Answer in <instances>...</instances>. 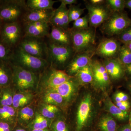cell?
<instances>
[{
    "label": "cell",
    "instance_id": "35",
    "mask_svg": "<svg viewBox=\"0 0 131 131\" xmlns=\"http://www.w3.org/2000/svg\"><path fill=\"white\" fill-rule=\"evenodd\" d=\"M58 108L56 106L47 104L42 109V115L46 118H53L55 117L58 111Z\"/></svg>",
    "mask_w": 131,
    "mask_h": 131
},
{
    "label": "cell",
    "instance_id": "11",
    "mask_svg": "<svg viewBox=\"0 0 131 131\" xmlns=\"http://www.w3.org/2000/svg\"><path fill=\"white\" fill-rule=\"evenodd\" d=\"M121 46L119 42L115 39H104L95 49V54L105 59L117 58Z\"/></svg>",
    "mask_w": 131,
    "mask_h": 131
},
{
    "label": "cell",
    "instance_id": "39",
    "mask_svg": "<svg viewBox=\"0 0 131 131\" xmlns=\"http://www.w3.org/2000/svg\"><path fill=\"white\" fill-rule=\"evenodd\" d=\"M52 128L54 131H68L65 122L61 120H58L54 122Z\"/></svg>",
    "mask_w": 131,
    "mask_h": 131
},
{
    "label": "cell",
    "instance_id": "19",
    "mask_svg": "<svg viewBox=\"0 0 131 131\" xmlns=\"http://www.w3.org/2000/svg\"><path fill=\"white\" fill-rule=\"evenodd\" d=\"M13 77L10 62H0V87L8 86L13 81Z\"/></svg>",
    "mask_w": 131,
    "mask_h": 131
},
{
    "label": "cell",
    "instance_id": "8",
    "mask_svg": "<svg viewBox=\"0 0 131 131\" xmlns=\"http://www.w3.org/2000/svg\"><path fill=\"white\" fill-rule=\"evenodd\" d=\"M10 63L13 71L12 82L20 89H28L34 87L38 80L36 73Z\"/></svg>",
    "mask_w": 131,
    "mask_h": 131
},
{
    "label": "cell",
    "instance_id": "41",
    "mask_svg": "<svg viewBox=\"0 0 131 131\" xmlns=\"http://www.w3.org/2000/svg\"><path fill=\"white\" fill-rule=\"evenodd\" d=\"M12 124L8 122L0 121V131H12Z\"/></svg>",
    "mask_w": 131,
    "mask_h": 131
},
{
    "label": "cell",
    "instance_id": "16",
    "mask_svg": "<svg viewBox=\"0 0 131 131\" xmlns=\"http://www.w3.org/2000/svg\"><path fill=\"white\" fill-rule=\"evenodd\" d=\"M44 77V82L49 89L55 88L69 81L73 77L68 75L65 71L51 68Z\"/></svg>",
    "mask_w": 131,
    "mask_h": 131
},
{
    "label": "cell",
    "instance_id": "56",
    "mask_svg": "<svg viewBox=\"0 0 131 131\" xmlns=\"http://www.w3.org/2000/svg\"><path fill=\"white\" fill-rule=\"evenodd\" d=\"M2 88L0 87V95H1V91Z\"/></svg>",
    "mask_w": 131,
    "mask_h": 131
},
{
    "label": "cell",
    "instance_id": "37",
    "mask_svg": "<svg viewBox=\"0 0 131 131\" xmlns=\"http://www.w3.org/2000/svg\"><path fill=\"white\" fill-rule=\"evenodd\" d=\"M34 115V112L31 108L25 107L23 108L20 112V119L25 122L30 120Z\"/></svg>",
    "mask_w": 131,
    "mask_h": 131
},
{
    "label": "cell",
    "instance_id": "53",
    "mask_svg": "<svg viewBox=\"0 0 131 131\" xmlns=\"http://www.w3.org/2000/svg\"><path fill=\"white\" fill-rule=\"evenodd\" d=\"M14 131H26L25 129H16Z\"/></svg>",
    "mask_w": 131,
    "mask_h": 131
},
{
    "label": "cell",
    "instance_id": "3",
    "mask_svg": "<svg viewBox=\"0 0 131 131\" xmlns=\"http://www.w3.org/2000/svg\"><path fill=\"white\" fill-rule=\"evenodd\" d=\"M48 56L47 61L49 65L66 68L76 54L71 46H63L50 42L47 37Z\"/></svg>",
    "mask_w": 131,
    "mask_h": 131
},
{
    "label": "cell",
    "instance_id": "43",
    "mask_svg": "<svg viewBox=\"0 0 131 131\" xmlns=\"http://www.w3.org/2000/svg\"><path fill=\"white\" fill-rule=\"evenodd\" d=\"M119 95L122 101H127L129 100V96L126 94L122 92H119Z\"/></svg>",
    "mask_w": 131,
    "mask_h": 131
},
{
    "label": "cell",
    "instance_id": "44",
    "mask_svg": "<svg viewBox=\"0 0 131 131\" xmlns=\"http://www.w3.org/2000/svg\"><path fill=\"white\" fill-rule=\"evenodd\" d=\"M106 1L104 0H90L89 1L90 4L94 5H98L104 4Z\"/></svg>",
    "mask_w": 131,
    "mask_h": 131
},
{
    "label": "cell",
    "instance_id": "34",
    "mask_svg": "<svg viewBox=\"0 0 131 131\" xmlns=\"http://www.w3.org/2000/svg\"><path fill=\"white\" fill-rule=\"evenodd\" d=\"M126 1L124 0H107L106 5L112 12H121L125 8Z\"/></svg>",
    "mask_w": 131,
    "mask_h": 131
},
{
    "label": "cell",
    "instance_id": "54",
    "mask_svg": "<svg viewBox=\"0 0 131 131\" xmlns=\"http://www.w3.org/2000/svg\"><path fill=\"white\" fill-rule=\"evenodd\" d=\"M3 24V23H2L1 20H0V31H1V28Z\"/></svg>",
    "mask_w": 131,
    "mask_h": 131
},
{
    "label": "cell",
    "instance_id": "4",
    "mask_svg": "<svg viewBox=\"0 0 131 131\" xmlns=\"http://www.w3.org/2000/svg\"><path fill=\"white\" fill-rule=\"evenodd\" d=\"M131 26V19L123 12H113L110 17L101 27L105 35L112 36L119 35L126 28Z\"/></svg>",
    "mask_w": 131,
    "mask_h": 131
},
{
    "label": "cell",
    "instance_id": "40",
    "mask_svg": "<svg viewBox=\"0 0 131 131\" xmlns=\"http://www.w3.org/2000/svg\"><path fill=\"white\" fill-rule=\"evenodd\" d=\"M61 4L62 5V15L64 27L66 30H68L69 28V25L70 24L68 16V8L67 6L63 3H61Z\"/></svg>",
    "mask_w": 131,
    "mask_h": 131
},
{
    "label": "cell",
    "instance_id": "52",
    "mask_svg": "<svg viewBox=\"0 0 131 131\" xmlns=\"http://www.w3.org/2000/svg\"><path fill=\"white\" fill-rule=\"evenodd\" d=\"M129 125L130 126V127L131 128V112L130 113L129 115Z\"/></svg>",
    "mask_w": 131,
    "mask_h": 131
},
{
    "label": "cell",
    "instance_id": "50",
    "mask_svg": "<svg viewBox=\"0 0 131 131\" xmlns=\"http://www.w3.org/2000/svg\"><path fill=\"white\" fill-rule=\"evenodd\" d=\"M124 44L131 51V42H127V43H126Z\"/></svg>",
    "mask_w": 131,
    "mask_h": 131
},
{
    "label": "cell",
    "instance_id": "28",
    "mask_svg": "<svg viewBox=\"0 0 131 131\" xmlns=\"http://www.w3.org/2000/svg\"><path fill=\"white\" fill-rule=\"evenodd\" d=\"M8 86L2 88L0 95V106H12L14 95Z\"/></svg>",
    "mask_w": 131,
    "mask_h": 131
},
{
    "label": "cell",
    "instance_id": "21",
    "mask_svg": "<svg viewBox=\"0 0 131 131\" xmlns=\"http://www.w3.org/2000/svg\"><path fill=\"white\" fill-rule=\"evenodd\" d=\"M75 76L81 84H88L93 82V73L91 62L89 64L78 71Z\"/></svg>",
    "mask_w": 131,
    "mask_h": 131
},
{
    "label": "cell",
    "instance_id": "36",
    "mask_svg": "<svg viewBox=\"0 0 131 131\" xmlns=\"http://www.w3.org/2000/svg\"><path fill=\"white\" fill-rule=\"evenodd\" d=\"M89 20L88 15L80 17L73 22L72 29L75 30H83L89 28Z\"/></svg>",
    "mask_w": 131,
    "mask_h": 131
},
{
    "label": "cell",
    "instance_id": "9",
    "mask_svg": "<svg viewBox=\"0 0 131 131\" xmlns=\"http://www.w3.org/2000/svg\"><path fill=\"white\" fill-rule=\"evenodd\" d=\"M86 7L88 11L90 25L95 28L106 21L113 13L104 3L98 5L87 3Z\"/></svg>",
    "mask_w": 131,
    "mask_h": 131
},
{
    "label": "cell",
    "instance_id": "31",
    "mask_svg": "<svg viewBox=\"0 0 131 131\" xmlns=\"http://www.w3.org/2000/svg\"><path fill=\"white\" fill-rule=\"evenodd\" d=\"M63 98L57 92L50 91L46 94L45 102L47 104L56 106L60 105L63 102Z\"/></svg>",
    "mask_w": 131,
    "mask_h": 131
},
{
    "label": "cell",
    "instance_id": "25",
    "mask_svg": "<svg viewBox=\"0 0 131 131\" xmlns=\"http://www.w3.org/2000/svg\"><path fill=\"white\" fill-rule=\"evenodd\" d=\"M102 131H117V124L112 117L109 115L103 116L98 124Z\"/></svg>",
    "mask_w": 131,
    "mask_h": 131
},
{
    "label": "cell",
    "instance_id": "13",
    "mask_svg": "<svg viewBox=\"0 0 131 131\" xmlns=\"http://www.w3.org/2000/svg\"><path fill=\"white\" fill-rule=\"evenodd\" d=\"M92 100L88 94L84 96L78 108L77 116V131H81L86 125L91 112Z\"/></svg>",
    "mask_w": 131,
    "mask_h": 131
},
{
    "label": "cell",
    "instance_id": "51",
    "mask_svg": "<svg viewBox=\"0 0 131 131\" xmlns=\"http://www.w3.org/2000/svg\"><path fill=\"white\" fill-rule=\"evenodd\" d=\"M32 131H49L47 129H33Z\"/></svg>",
    "mask_w": 131,
    "mask_h": 131
},
{
    "label": "cell",
    "instance_id": "32",
    "mask_svg": "<svg viewBox=\"0 0 131 131\" xmlns=\"http://www.w3.org/2000/svg\"><path fill=\"white\" fill-rule=\"evenodd\" d=\"M85 8H82L78 6L70 5L68 8L69 22L75 21L80 18L84 13Z\"/></svg>",
    "mask_w": 131,
    "mask_h": 131
},
{
    "label": "cell",
    "instance_id": "2",
    "mask_svg": "<svg viewBox=\"0 0 131 131\" xmlns=\"http://www.w3.org/2000/svg\"><path fill=\"white\" fill-rule=\"evenodd\" d=\"M28 9L25 0L0 1V20L3 23L21 22Z\"/></svg>",
    "mask_w": 131,
    "mask_h": 131
},
{
    "label": "cell",
    "instance_id": "20",
    "mask_svg": "<svg viewBox=\"0 0 131 131\" xmlns=\"http://www.w3.org/2000/svg\"><path fill=\"white\" fill-rule=\"evenodd\" d=\"M73 78L55 88H50V91H54L60 94L63 99L69 100L73 95L75 89V83Z\"/></svg>",
    "mask_w": 131,
    "mask_h": 131
},
{
    "label": "cell",
    "instance_id": "38",
    "mask_svg": "<svg viewBox=\"0 0 131 131\" xmlns=\"http://www.w3.org/2000/svg\"><path fill=\"white\" fill-rule=\"evenodd\" d=\"M118 39L124 44L131 41V26L124 30L118 35Z\"/></svg>",
    "mask_w": 131,
    "mask_h": 131
},
{
    "label": "cell",
    "instance_id": "48",
    "mask_svg": "<svg viewBox=\"0 0 131 131\" xmlns=\"http://www.w3.org/2000/svg\"><path fill=\"white\" fill-rule=\"evenodd\" d=\"M129 102L128 101H121L119 102H116V105L118 107L124 105H127L129 104Z\"/></svg>",
    "mask_w": 131,
    "mask_h": 131
},
{
    "label": "cell",
    "instance_id": "26",
    "mask_svg": "<svg viewBox=\"0 0 131 131\" xmlns=\"http://www.w3.org/2000/svg\"><path fill=\"white\" fill-rule=\"evenodd\" d=\"M31 98V96L29 94H15L13 96L12 106L15 108L25 105L30 101Z\"/></svg>",
    "mask_w": 131,
    "mask_h": 131
},
{
    "label": "cell",
    "instance_id": "42",
    "mask_svg": "<svg viewBox=\"0 0 131 131\" xmlns=\"http://www.w3.org/2000/svg\"><path fill=\"white\" fill-rule=\"evenodd\" d=\"M57 1L60 2L61 3H63L66 6L73 5V4H76L78 2L77 0H59Z\"/></svg>",
    "mask_w": 131,
    "mask_h": 131
},
{
    "label": "cell",
    "instance_id": "6",
    "mask_svg": "<svg viewBox=\"0 0 131 131\" xmlns=\"http://www.w3.org/2000/svg\"><path fill=\"white\" fill-rule=\"evenodd\" d=\"M24 36V28L21 21L3 24L0 31V38L13 50L18 46Z\"/></svg>",
    "mask_w": 131,
    "mask_h": 131
},
{
    "label": "cell",
    "instance_id": "45",
    "mask_svg": "<svg viewBox=\"0 0 131 131\" xmlns=\"http://www.w3.org/2000/svg\"><path fill=\"white\" fill-rule=\"evenodd\" d=\"M124 68L125 73H126L127 74L131 75V63L124 66Z\"/></svg>",
    "mask_w": 131,
    "mask_h": 131
},
{
    "label": "cell",
    "instance_id": "47",
    "mask_svg": "<svg viewBox=\"0 0 131 131\" xmlns=\"http://www.w3.org/2000/svg\"><path fill=\"white\" fill-rule=\"evenodd\" d=\"M130 103L127 104V105H124L118 107L122 111H125V112H127V110L129 109L130 107Z\"/></svg>",
    "mask_w": 131,
    "mask_h": 131
},
{
    "label": "cell",
    "instance_id": "12",
    "mask_svg": "<svg viewBox=\"0 0 131 131\" xmlns=\"http://www.w3.org/2000/svg\"><path fill=\"white\" fill-rule=\"evenodd\" d=\"M22 24L24 36L46 38L49 36L50 31V25L47 22L37 21L22 23Z\"/></svg>",
    "mask_w": 131,
    "mask_h": 131
},
{
    "label": "cell",
    "instance_id": "22",
    "mask_svg": "<svg viewBox=\"0 0 131 131\" xmlns=\"http://www.w3.org/2000/svg\"><path fill=\"white\" fill-rule=\"evenodd\" d=\"M56 2L52 0H27L26 3L30 9H53V5Z\"/></svg>",
    "mask_w": 131,
    "mask_h": 131
},
{
    "label": "cell",
    "instance_id": "23",
    "mask_svg": "<svg viewBox=\"0 0 131 131\" xmlns=\"http://www.w3.org/2000/svg\"><path fill=\"white\" fill-rule=\"evenodd\" d=\"M106 106L109 112L114 117L119 120H124L129 117L127 112L122 111L113 103L109 97H107L105 100Z\"/></svg>",
    "mask_w": 131,
    "mask_h": 131
},
{
    "label": "cell",
    "instance_id": "46",
    "mask_svg": "<svg viewBox=\"0 0 131 131\" xmlns=\"http://www.w3.org/2000/svg\"><path fill=\"white\" fill-rule=\"evenodd\" d=\"M117 131H131V128L128 124L121 127Z\"/></svg>",
    "mask_w": 131,
    "mask_h": 131
},
{
    "label": "cell",
    "instance_id": "29",
    "mask_svg": "<svg viewBox=\"0 0 131 131\" xmlns=\"http://www.w3.org/2000/svg\"><path fill=\"white\" fill-rule=\"evenodd\" d=\"M117 58L124 66L131 63V51L125 44L121 46Z\"/></svg>",
    "mask_w": 131,
    "mask_h": 131
},
{
    "label": "cell",
    "instance_id": "1",
    "mask_svg": "<svg viewBox=\"0 0 131 131\" xmlns=\"http://www.w3.org/2000/svg\"><path fill=\"white\" fill-rule=\"evenodd\" d=\"M9 62L35 73L44 69L49 66L46 60L28 54L18 46L13 49Z\"/></svg>",
    "mask_w": 131,
    "mask_h": 131
},
{
    "label": "cell",
    "instance_id": "55",
    "mask_svg": "<svg viewBox=\"0 0 131 131\" xmlns=\"http://www.w3.org/2000/svg\"><path fill=\"white\" fill-rule=\"evenodd\" d=\"M128 86H129V89H130V91H131V82L129 83Z\"/></svg>",
    "mask_w": 131,
    "mask_h": 131
},
{
    "label": "cell",
    "instance_id": "17",
    "mask_svg": "<svg viewBox=\"0 0 131 131\" xmlns=\"http://www.w3.org/2000/svg\"><path fill=\"white\" fill-rule=\"evenodd\" d=\"M54 9H32L28 8L22 18L21 22L24 23L41 21L50 24Z\"/></svg>",
    "mask_w": 131,
    "mask_h": 131
},
{
    "label": "cell",
    "instance_id": "18",
    "mask_svg": "<svg viewBox=\"0 0 131 131\" xmlns=\"http://www.w3.org/2000/svg\"><path fill=\"white\" fill-rule=\"evenodd\" d=\"M103 64L110 79L119 80L124 75L125 73L124 66L118 58L105 59Z\"/></svg>",
    "mask_w": 131,
    "mask_h": 131
},
{
    "label": "cell",
    "instance_id": "30",
    "mask_svg": "<svg viewBox=\"0 0 131 131\" xmlns=\"http://www.w3.org/2000/svg\"><path fill=\"white\" fill-rule=\"evenodd\" d=\"M50 124L49 121L42 114H37L30 127L32 130L46 129L49 126Z\"/></svg>",
    "mask_w": 131,
    "mask_h": 131
},
{
    "label": "cell",
    "instance_id": "10",
    "mask_svg": "<svg viewBox=\"0 0 131 131\" xmlns=\"http://www.w3.org/2000/svg\"><path fill=\"white\" fill-rule=\"evenodd\" d=\"M95 52V49L93 48L75 54L66 68L67 70L66 72L71 76H75L80 70L91 62Z\"/></svg>",
    "mask_w": 131,
    "mask_h": 131
},
{
    "label": "cell",
    "instance_id": "15",
    "mask_svg": "<svg viewBox=\"0 0 131 131\" xmlns=\"http://www.w3.org/2000/svg\"><path fill=\"white\" fill-rule=\"evenodd\" d=\"M91 66L93 73V82L101 88L109 85L110 78L103 64L97 60H92Z\"/></svg>",
    "mask_w": 131,
    "mask_h": 131
},
{
    "label": "cell",
    "instance_id": "5",
    "mask_svg": "<svg viewBox=\"0 0 131 131\" xmlns=\"http://www.w3.org/2000/svg\"><path fill=\"white\" fill-rule=\"evenodd\" d=\"M72 47L76 54L93 49L95 43V33L93 28L83 30L70 28Z\"/></svg>",
    "mask_w": 131,
    "mask_h": 131
},
{
    "label": "cell",
    "instance_id": "49",
    "mask_svg": "<svg viewBox=\"0 0 131 131\" xmlns=\"http://www.w3.org/2000/svg\"><path fill=\"white\" fill-rule=\"evenodd\" d=\"M125 7L131 10V0L126 1Z\"/></svg>",
    "mask_w": 131,
    "mask_h": 131
},
{
    "label": "cell",
    "instance_id": "24",
    "mask_svg": "<svg viewBox=\"0 0 131 131\" xmlns=\"http://www.w3.org/2000/svg\"><path fill=\"white\" fill-rule=\"evenodd\" d=\"M16 112L12 106H0V121L13 124Z\"/></svg>",
    "mask_w": 131,
    "mask_h": 131
},
{
    "label": "cell",
    "instance_id": "7",
    "mask_svg": "<svg viewBox=\"0 0 131 131\" xmlns=\"http://www.w3.org/2000/svg\"><path fill=\"white\" fill-rule=\"evenodd\" d=\"M18 46L28 54L47 61L48 56L47 37L40 38L24 36Z\"/></svg>",
    "mask_w": 131,
    "mask_h": 131
},
{
    "label": "cell",
    "instance_id": "33",
    "mask_svg": "<svg viewBox=\"0 0 131 131\" xmlns=\"http://www.w3.org/2000/svg\"><path fill=\"white\" fill-rule=\"evenodd\" d=\"M13 50L0 38V62H9Z\"/></svg>",
    "mask_w": 131,
    "mask_h": 131
},
{
    "label": "cell",
    "instance_id": "27",
    "mask_svg": "<svg viewBox=\"0 0 131 131\" xmlns=\"http://www.w3.org/2000/svg\"><path fill=\"white\" fill-rule=\"evenodd\" d=\"M50 26L61 27L66 30L63 20L62 4H61L57 8L54 9L50 20Z\"/></svg>",
    "mask_w": 131,
    "mask_h": 131
},
{
    "label": "cell",
    "instance_id": "14",
    "mask_svg": "<svg viewBox=\"0 0 131 131\" xmlns=\"http://www.w3.org/2000/svg\"><path fill=\"white\" fill-rule=\"evenodd\" d=\"M51 26L50 34L47 37L50 42L59 45L72 47L70 28L65 30L61 27Z\"/></svg>",
    "mask_w": 131,
    "mask_h": 131
}]
</instances>
